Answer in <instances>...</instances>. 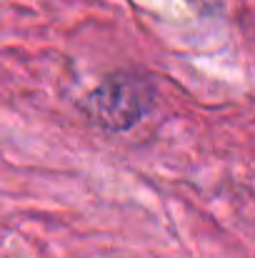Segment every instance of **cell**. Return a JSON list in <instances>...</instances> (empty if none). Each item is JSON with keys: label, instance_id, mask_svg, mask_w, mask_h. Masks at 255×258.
Returning a JSON list of instances; mask_svg holds the SVG:
<instances>
[{"label": "cell", "instance_id": "7a4b0ae2", "mask_svg": "<svg viewBox=\"0 0 255 258\" xmlns=\"http://www.w3.org/2000/svg\"><path fill=\"white\" fill-rule=\"evenodd\" d=\"M188 3H190V8H195L203 15H218L223 10L225 0H188Z\"/></svg>", "mask_w": 255, "mask_h": 258}, {"label": "cell", "instance_id": "6da1fadb", "mask_svg": "<svg viewBox=\"0 0 255 258\" xmlns=\"http://www.w3.org/2000/svg\"><path fill=\"white\" fill-rule=\"evenodd\" d=\"M155 105V86L138 73H113L85 98L93 123L105 131L123 133L140 123Z\"/></svg>", "mask_w": 255, "mask_h": 258}]
</instances>
